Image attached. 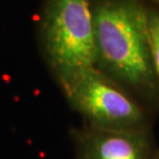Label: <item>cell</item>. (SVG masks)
I'll use <instances>...</instances> for the list:
<instances>
[{
  "instance_id": "cell-1",
  "label": "cell",
  "mask_w": 159,
  "mask_h": 159,
  "mask_svg": "<svg viewBox=\"0 0 159 159\" xmlns=\"http://www.w3.org/2000/svg\"><path fill=\"white\" fill-rule=\"evenodd\" d=\"M94 26L95 67L153 114L159 113L148 0H94Z\"/></svg>"
},
{
  "instance_id": "cell-2",
  "label": "cell",
  "mask_w": 159,
  "mask_h": 159,
  "mask_svg": "<svg viewBox=\"0 0 159 159\" xmlns=\"http://www.w3.org/2000/svg\"><path fill=\"white\" fill-rule=\"evenodd\" d=\"M87 125L115 130H150L153 113L95 66L59 81Z\"/></svg>"
},
{
  "instance_id": "cell-3",
  "label": "cell",
  "mask_w": 159,
  "mask_h": 159,
  "mask_svg": "<svg viewBox=\"0 0 159 159\" xmlns=\"http://www.w3.org/2000/svg\"><path fill=\"white\" fill-rule=\"evenodd\" d=\"M48 47L59 81L95 66L94 0H52Z\"/></svg>"
},
{
  "instance_id": "cell-4",
  "label": "cell",
  "mask_w": 159,
  "mask_h": 159,
  "mask_svg": "<svg viewBox=\"0 0 159 159\" xmlns=\"http://www.w3.org/2000/svg\"><path fill=\"white\" fill-rule=\"evenodd\" d=\"M75 159H153L152 129L115 130L86 125L75 130Z\"/></svg>"
},
{
  "instance_id": "cell-5",
  "label": "cell",
  "mask_w": 159,
  "mask_h": 159,
  "mask_svg": "<svg viewBox=\"0 0 159 159\" xmlns=\"http://www.w3.org/2000/svg\"><path fill=\"white\" fill-rule=\"evenodd\" d=\"M148 24L152 62L159 89V0H148Z\"/></svg>"
},
{
  "instance_id": "cell-6",
  "label": "cell",
  "mask_w": 159,
  "mask_h": 159,
  "mask_svg": "<svg viewBox=\"0 0 159 159\" xmlns=\"http://www.w3.org/2000/svg\"><path fill=\"white\" fill-rule=\"evenodd\" d=\"M153 159H159V149L158 148L155 150V153L153 155Z\"/></svg>"
}]
</instances>
